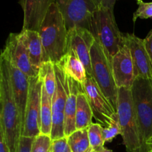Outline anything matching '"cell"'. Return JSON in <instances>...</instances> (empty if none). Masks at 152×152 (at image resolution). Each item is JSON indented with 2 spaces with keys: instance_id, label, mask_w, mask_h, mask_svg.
<instances>
[{
  "instance_id": "6da1fadb",
  "label": "cell",
  "mask_w": 152,
  "mask_h": 152,
  "mask_svg": "<svg viewBox=\"0 0 152 152\" xmlns=\"http://www.w3.org/2000/svg\"><path fill=\"white\" fill-rule=\"evenodd\" d=\"M0 133L10 152H16L22 136V120L13 96L9 62L4 55L0 56Z\"/></svg>"
},
{
  "instance_id": "7a4b0ae2",
  "label": "cell",
  "mask_w": 152,
  "mask_h": 152,
  "mask_svg": "<svg viewBox=\"0 0 152 152\" xmlns=\"http://www.w3.org/2000/svg\"><path fill=\"white\" fill-rule=\"evenodd\" d=\"M39 34L43 47L44 62L59 63L66 53L68 30L56 2L50 5Z\"/></svg>"
},
{
  "instance_id": "3957f363",
  "label": "cell",
  "mask_w": 152,
  "mask_h": 152,
  "mask_svg": "<svg viewBox=\"0 0 152 152\" xmlns=\"http://www.w3.org/2000/svg\"><path fill=\"white\" fill-rule=\"evenodd\" d=\"M139 129L140 151L152 139V80L136 78L131 88Z\"/></svg>"
},
{
  "instance_id": "277c9868",
  "label": "cell",
  "mask_w": 152,
  "mask_h": 152,
  "mask_svg": "<svg viewBox=\"0 0 152 152\" xmlns=\"http://www.w3.org/2000/svg\"><path fill=\"white\" fill-rule=\"evenodd\" d=\"M91 32L111 62L113 56L124 45L123 33L116 23L114 10L99 7L94 14Z\"/></svg>"
},
{
  "instance_id": "5b68a950",
  "label": "cell",
  "mask_w": 152,
  "mask_h": 152,
  "mask_svg": "<svg viewBox=\"0 0 152 152\" xmlns=\"http://www.w3.org/2000/svg\"><path fill=\"white\" fill-rule=\"evenodd\" d=\"M117 113L122 129L123 145L127 152H140V141L137 120L131 88H118Z\"/></svg>"
},
{
  "instance_id": "8992f818",
  "label": "cell",
  "mask_w": 152,
  "mask_h": 152,
  "mask_svg": "<svg viewBox=\"0 0 152 152\" xmlns=\"http://www.w3.org/2000/svg\"><path fill=\"white\" fill-rule=\"evenodd\" d=\"M92 77L102 94L117 111L118 88L116 85L111 62L102 46L95 40L91 49Z\"/></svg>"
},
{
  "instance_id": "52a82bcc",
  "label": "cell",
  "mask_w": 152,
  "mask_h": 152,
  "mask_svg": "<svg viewBox=\"0 0 152 152\" xmlns=\"http://www.w3.org/2000/svg\"><path fill=\"white\" fill-rule=\"evenodd\" d=\"M63 16L67 30L86 28L91 31L95 12L101 7L99 0H55Z\"/></svg>"
},
{
  "instance_id": "ba28073f",
  "label": "cell",
  "mask_w": 152,
  "mask_h": 152,
  "mask_svg": "<svg viewBox=\"0 0 152 152\" xmlns=\"http://www.w3.org/2000/svg\"><path fill=\"white\" fill-rule=\"evenodd\" d=\"M43 84V79L40 71L37 77L30 78L29 94L22 136L36 137L41 134L40 110Z\"/></svg>"
},
{
  "instance_id": "9c48e42d",
  "label": "cell",
  "mask_w": 152,
  "mask_h": 152,
  "mask_svg": "<svg viewBox=\"0 0 152 152\" xmlns=\"http://www.w3.org/2000/svg\"><path fill=\"white\" fill-rule=\"evenodd\" d=\"M56 72V91L52 97V140L65 137V109L67 99L65 74L59 64H54Z\"/></svg>"
},
{
  "instance_id": "30bf717a",
  "label": "cell",
  "mask_w": 152,
  "mask_h": 152,
  "mask_svg": "<svg viewBox=\"0 0 152 152\" xmlns=\"http://www.w3.org/2000/svg\"><path fill=\"white\" fill-rule=\"evenodd\" d=\"M1 54L29 77H37L39 74L31 65L22 31L10 34Z\"/></svg>"
},
{
  "instance_id": "8fae6325",
  "label": "cell",
  "mask_w": 152,
  "mask_h": 152,
  "mask_svg": "<svg viewBox=\"0 0 152 152\" xmlns=\"http://www.w3.org/2000/svg\"><path fill=\"white\" fill-rule=\"evenodd\" d=\"M83 88L91 107L94 117L101 126L107 127L117 111L102 94L92 76L87 74Z\"/></svg>"
},
{
  "instance_id": "7c38bea8",
  "label": "cell",
  "mask_w": 152,
  "mask_h": 152,
  "mask_svg": "<svg viewBox=\"0 0 152 152\" xmlns=\"http://www.w3.org/2000/svg\"><path fill=\"white\" fill-rule=\"evenodd\" d=\"M123 42L129 47L136 78L152 80V63L145 45V40L134 34L123 33Z\"/></svg>"
},
{
  "instance_id": "4fadbf2b",
  "label": "cell",
  "mask_w": 152,
  "mask_h": 152,
  "mask_svg": "<svg viewBox=\"0 0 152 152\" xmlns=\"http://www.w3.org/2000/svg\"><path fill=\"white\" fill-rule=\"evenodd\" d=\"M91 31L83 28H73L68 31L66 52L74 50L86 68L88 75H92L91 49L95 42Z\"/></svg>"
},
{
  "instance_id": "5bb4252c",
  "label": "cell",
  "mask_w": 152,
  "mask_h": 152,
  "mask_svg": "<svg viewBox=\"0 0 152 152\" xmlns=\"http://www.w3.org/2000/svg\"><path fill=\"white\" fill-rule=\"evenodd\" d=\"M111 64L117 88H131L135 80L134 68L130 50L125 43L113 56Z\"/></svg>"
},
{
  "instance_id": "9a60e30c",
  "label": "cell",
  "mask_w": 152,
  "mask_h": 152,
  "mask_svg": "<svg viewBox=\"0 0 152 152\" xmlns=\"http://www.w3.org/2000/svg\"><path fill=\"white\" fill-rule=\"evenodd\" d=\"M55 0H19L23 10L22 30L39 31L40 26Z\"/></svg>"
},
{
  "instance_id": "2e32d148",
  "label": "cell",
  "mask_w": 152,
  "mask_h": 152,
  "mask_svg": "<svg viewBox=\"0 0 152 152\" xmlns=\"http://www.w3.org/2000/svg\"><path fill=\"white\" fill-rule=\"evenodd\" d=\"M9 67H10V79H11L13 96H14L15 101H16V103L19 110L21 120H22V132L24 122H25V110H26L28 94H29L30 78L31 77L27 76L19 68L12 65L10 62H9Z\"/></svg>"
},
{
  "instance_id": "e0dca14e",
  "label": "cell",
  "mask_w": 152,
  "mask_h": 152,
  "mask_svg": "<svg viewBox=\"0 0 152 152\" xmlns=\"http://www.w3.org/2000/svg\"><path fill=\"white\" fill-rule=\"evenodd\" d=\"M67 99L65 109V134L68 137L76 129V110L77 95L84 91L83 85L65 74Z\"/></svg>"
},
{
  "instance_id": "ac0fdd59",
  "label": "cell",
  "mask_w": 152,
  "mask_h": 152,
  "mask_svg": "<svg viewBox=\"0 0 152 152\" xmlns=\"http://www.w3.org/2000/svg\"><path fill=\"white\" fill-rule=\"evenodd\" d=\"M22 31L31 65L36 71L39 72L42 65L44 63L43 47L39 34L38 31L31 30H22Z\"/></svg>"
},
{
  "instance_id": "d6986e66",
  "label": "cell",
  "mask_w": 152,
  "mask_h": 152,
  "mask_svg": "<svg viewBox=\"0 0 152 152\" xmlns=\"http://www.w3.org/2000/svg\"><path fill=\"white\" fill-rule=\"evenodd\" d=\"M57 64H59L68 77L83 86L84 85L87 78V72L83 63L74 50H70L67 51L60 62Z\"/></svg>"
},
{
  "instance_id": "ffe728a7",
  "label": "cell",
  "mask_w": 152,
  "mask_h": 152,
  "mask_svg": "<svg viewBox=\"0 0 152 152\" xmlns=\"http://www.w3.org/2000/svg\"><path fill=\"white\" fill-rule=\"evenodd\" d=\"M94 117L93 111L89 103L88 99L85 91L77 95V110H76V129H87L92 124Z\"/></svg>"
},
{
  "instance_id": "44dd1931",
  "label": "cell",
  "mask_w": 152,
  "mask_h": 152,
  "mask_svg": "<svg viewBox=\"0 0 152 152\" xmlns=\"http://www.w3.org/2000/svg\"><path fill=\"white\" fill-rule=\"evenodd\" d=\"M40 121L41 133L50 136L52 129V101L45 88L44 84L42 91Z\"/></svg>"
},
{
  "instance_id": "7402d4cb",
  "label": "cell",
  "mask_w": 152,
  "mask_h": 152,
  "mask_svg": "<svg viewBox=\"0 0 152 152\" xmlns=\"http://www.w3.org/2000/svg\"><path fill=\"white\" fill-rule=\"evenodd\" d=\"M67 140L71 152L93 151L89 141L88 128L76 130L71 135L67 137Z\"/></svg>"
},
{
  "instance_id": "603a6c76",
  "label": "cell",
  "mask_w": 152,
  "mask_h": 152,
  "mask_svg": "<svg viewBox=\"0 0 152 152\" xmlns=\"http://www.w3.org/2000/svg\"><path fill=\"white\" fill-rule=\"evenodd\" d=\"M40 73L43 79L44 87L48 94L52 99L56 91V78L54 69V64L51 62H46L42 64L40 69Z\"/></svg>"
},
{
  "instance_id": "cb8c5ba5",
  "label": "cell",
  "mask_w": 152,
  "mask_h": 152,
  "mask_svg": "<svg viewBox=\"0 0 152 152\" xmlns=\"http://www.w3.org/2000/svg\"><path fill=\"white\" fill-rule=\"evenodd\" d=\"M103 129L99 123H92L88 127V133L93 151H99L104 148L105 140L103 137Z\"/></svg>"
},
{
  "instance_id": "d4e9b609",
  "label": "cell",
  "mask_w": 152,
  "mask_h": 152,
  "mask_svg": "<svg viewBox=\"0 0 152 152\" xmlns=\"http://www.w3.org/2000/svg\"><path fill=\"white\" fill-rule=\"evenodd\" d=\"M53 140L50 135L41 133L34 138L31 152H52Z\"/></svg>"
},
{
  "instance_id": "484cf974",
  "label": "cell",
  "mask_w": 152,
  "mask_h": 152,
  "mask_svg": "<svg viewBox=\"0 0 152 152\" xmlns=\"http://www.w3.org/2000/svg\"><path fill=\"white\" fill-rule=\"evenodd\" d=\"M119 134H122V129L119 122L118 114L116 113L109 125L103 129L104 140L105 142H111Z\"/></svg>"
},
{
  "instance_id": "4316f807",
  "label": "cell",
  "mask_w": 152,
  "mask_h": 152,
  "mask_svg": "<svg viewBox=\"0 0 152 152\" xmlns=\"http://www.w3.org/2000/svg\"><path fill=\"white\" fill-rule=\"evenodd\" d=\"M138 8L133 16V22H135L137 19H146L152 18V1L144 2L143 1L137 3Z\"/></svg>"
},
{
  "instance_id": "83f0119b",
  "label": "cell",
  "mask_w": 152,
  "mask_h": 152,
  "mask_svg": "<svg viewBox=\"0 0 152 152\" xmlns=\"http://www.w3.org/2000/svg\"><path fill=\"white\" fill-rule=\"evenodd\" d=\"M35 137L21 136L16 147V152H31L32 144Z\"/></svg>"
},
{
  "instance_id": "f1b7e54d",
  "label": "cell",
  "mask_w": 152,
  "mask_h": 152,
  "mask_svg": "<svg viewBox=\"0 0 152 152\" xmlns=\"http://www.w3.org/2000/svg\"><path fill=\"white\" fill-rule=\"evenodd\" d=\"M70 150L66 137L62 139L53 140L52 152H69Z\"/></svg>"
},
{
  "instance_id": "f546056e",
  "label": "cell",
  "mask_w": 152,
  "mask_h": 152,
  "mask_svg": "<svg viewBox=\"0 0 152 152\" xmlns=\"http://www.w3.org/2000/svg\"><path fill=\"white\" fill-rule=\"evenodd\" d=\"M144 40H145V48H146V50L148 51L152 63V31L148 34L146 38L144 39Z\"/></svg>"
},
{
  "instance_id": "4dcf8cb0",
  "label": "cell",
  "mask_w": 152,
  "mask_h": 152,
  "mask_svg": "<svg viewBox=\"0 0 152 152\" xmlns=\"http://www.w3.org/2000/svg\"><path fill=\"white\" fill-rule=\"evenodd\" d=\"M99 1L100 3L101 7L114 10V5H115L117 0H99Z\"/></svg>"
},
{
  "instance_id": "1f68e13d",
  "label": "cell",
  "mask_w": 152,
  "mask_h": 152,
  "mask_svg": "<svg viewBox=\"0 0 152 152\" xmlns=\"http://www.w3.org/2000/svg\"><path fill=\"white\" fill-rule=\"evenodd\" d=\"M0 152H10L8 146L4 141L3 135L0 133Z\"/></svg>"
},
{
  "instance_id": "d6a6232c",
  "label": "cell",
  "mask_w": 152,
  "mask_h": 152,
  "mask_svg": "<svg viewBox=\"0 0 152 152\" xmlns=\"http://www.w3.org/2000/svg\"><path fill=\"white\" fill-rule=\"evenodd\" d=\"M145 152H152V139L147 143Z\"/></svg>"
},
{
  "instance_id": "836d02e7",
  "label": "cell",
  "mask_w": 152,
  "mask_h": 152,
  "mask_svg": "<svg viewBox=\"0 0 152 152\" xmlns=\"http://www.w3.org/2000/svg\"><path fill=\"white\" fill-rule=\"evenodd\" d=\"M96 152H113L111 150H109V149H107V148H105V147L104 148H102V149L99 150V151H96Z\"/></svg>"
},
{
  "instance_id": "e575fe53",
  "label": "cell",
  "mask_w": 152,
  "mask_h": 152,
  "mask_svg": "<svg viewBox=\"0 0 152 152\" xmlns=\"http://www.w3.org/2000/svg\"><path fill=\"white\" fill-rule=\"evenodd\" d=\"M137 3H140L141 1H142V0H137Z\"/></svg>"
},
{
  "instance_id": "d590c367",
  "label": "cell",
  "mask_w": 152,
  "mask_h": 152,
  "mask_svg": "<svg viewBox=\"0 0 152 152\" xmlns=\"http://www.w3.org/2000/svg\"><path fill=\"white\" fill-rule=\"evenodd\" d=\"M69 152H71V150H70V151Z\"/></svg>"
},
{
  "instance_id": "8d00e7d4",
  "label": "cell",
  "mask_w": 152,
  "mask_h": 152,
  "mask_svg": "<svg viewBox=\"0 0 152 152\" xmlns=\"http://www.w3.org/2000/svg\"><path fill=\"white\" fill-rule=\"evenodd\" d=\"M94 152H96V151H94Z\"/></svg>"
},
{
  "instance_id": "74e56055",
  "label": "cell",
  "mask_w": 152,
  "mask_h": 152,
  "mask_svg": "<svg viewBox=\"0 0 152 152\" xmlns=\"http://www.w3.org/2000/svg\"><path fill=\"white\" fill-rule=\"evenodd\" d=\"M92 152H94V151H92Z\"/></svg>"
}]
</instances>
